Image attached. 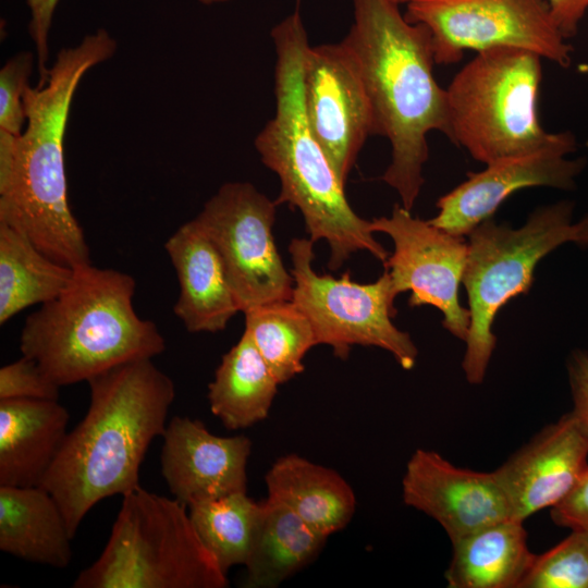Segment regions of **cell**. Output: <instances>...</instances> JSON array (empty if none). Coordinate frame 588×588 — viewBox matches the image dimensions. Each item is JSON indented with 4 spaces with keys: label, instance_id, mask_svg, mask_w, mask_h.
I'll return each mask as SVG.
<instances>
[{
    "label": "cell",
    "instance_id": "cell-1",
    "mask_svg": "<svg viewBox=\"0 0 588 588\" xmlns=\"http://www.w3.org/2000/svg\"><path fill=\"white\" fill-rule=\"evenodd\" d=\"M115 50V40L102 28L62 48L44 82L25 89L24 131L17 136L0 131V223L23 232L51 259L73 269L91 259L69 204L64 134L81 79Z\"/></svg>",
    "mask_w": 588,
    "mask_h": 588
},
{
    "label": "cell",
    "instance_id": "cell-2",
    "mask_svg": "<svg viewBox=\"0 0 588 588\" xmlns=\"http://www.w3.org/2000/svg\"><path fill=\"white\" fill-rule=\"evenodd\" d=\"M86 382L87 412L40 485L59 504L73 538L99 501L139 486L140 465L163 434L175 396L172 379L152 358L120 364Z\"/></svg>",
    "mask_w": 588,
    "mask_h": 588
},
{
    "label": "cell",
    "instance_id": "cell-3",
    "mask_svg": "<svg viewBox=\"0 0 588 588\" xmlns=\"http://www.w3.org/2000/svg\"><path fill=\"white\" fill-rule=\"evenodd\" d=\"M353 24L342 41L362 73L377 122V135L391 145L381 180L412 211L425 183L427 136L449 131L446 88L433 74L431 36L390 0H352Z\"/></svg>",
    "mask_w": 588,
    "mask_h": 588
},
{
    "label": "cell",
    "instance_id": "cell-4",
    "mask_svg": "<svg viewBox=\"0 0 588 588\" xmlns=\"http://www.w3.org/2000/svg\"><path fill=\"white\" fill-rule=\"evenodd\" d=\"M271 39L275 51V112L254 145L261 162L280 180L275 203L301 211L313 243L324 240L329 244L331 270L340 269L360 250L384 264L390 254L375 238L371 222L351 207L345 185L308 125L303 65L309 44L298 8L271 29Z\"/></svg>",
    "mask_w": 588,
    "mask_h": 588
},
{
    "label": "cell",
    "instance_id": "cell-5",
    "mask_svg": "<svg viewBox=\"0 0 588 588\" xmlns=\"http://www.w3.org/2000/svg\"><path fill=\"white\" fill-rule=\"evenodd\" d=\"M73 270L68 287L27 316L22 355L63 387L164 351L156 323L133 307L136 281L131 274L93 264Z\"/></svg>",
    "mask_w": 588,
    "mask_h": 588
},
{
    "label": "cell",
    "instance_id": "cell-6",
    "mask_svg": "<svg viewBox=\"0 0 588 588\" xmlns=\"http://www.w3.org/2000/svg\"><path fill=\"white\" fill-rule=\"evenodd\" d=\"M541 59L513 47L477 52L446 88V137L486 164L548 148L574 152L572 132H548L540 123Z\"/></svg>",
    "mask_w": 588,
    "mask_h": 588
},
{
    "label": "cell",
    "instance_id": "cell-7",
    "mask_svg": "<svg viewBox=\"0 0 588 588\" xmlns=\"http://www.w3.org/2000/svg\"><path fill=\"white\" fill-rule=\"evenodd\" d=\"M187 506L140 486L122 495L109 539L74 588H225Z\"/></svg>",
    "mask_w": 588,
    "mask_h": 588
},
{
    "label": "cell",
    "instance_id": "cell-8",
    "mask_svg": "<svg viewBox=\"0 0 588 588\" xmlns=\"http://www.w3.org/2000/svg\"><path fill=\"white\" fill-rule=\"evenodd\" d=\"M574 203L537 207L514 229L487 219L469 234L462 283L467 293L470 326L462 362L466 380L482 383L497 345L493 321L512 298L527 294L539 261L571 242Z\"/></svg>",
    "mask_w": 588,
    "mask_h": 588
},
{
    "label": "cell",
    "instance_id": "cell-9",
    "mask_svg": "<svg viewBox=\"0 0 588 588\" xmlns=\"http://www.w3.org/2000/svg\"><path fill=\"white\" fill-rule=\"evenodd\" d=\"M314 244L293 238L289 245L294 289L292 301L310 320L317 343L332 347L334 356L347 358L352 346H376L412 369L418 350L407 332L396 328L392 280L388 271L372 283H358L345 272L340 279L318 274L313 267Z\"/></svg>",
    "mask_w": 588,
    "mask_h": 588
},
{
    "label": "cell",
    "instance_id": "cell-10",
    "mask_svg": "<svg viewBox=\"0 0 588 588\" xmlns=\"http://www.w3.org/2000/svg\"><path fill=\"white\" fill-rule=\"evenodd\" d=\"M404 15L429 30L436 64L497 47L525 49L561 68L572 61V46L546 0H419L407 4Z\"/></svg>",
    "mask_w": 588,
    "mask_h": 588
},
{
    "label": "cell",
    "instance_id": "cell-11",
    "mask_svg": "<svg viewBox=\"0 0 588 588\" xmlns=\"http://www.w3.org/2000/svg\"><path fill=\"white\" fill-rule=\"evenodd\" d=\"M278 206L249 182H228L194 218L217 248L242 313L292 299L294 280L272 234Z\"/></svg>",
    "mask_w": 588,
    "mask_h": 588
},
{
    "label": "cell",
    "instance_id": "cell-12",
    "mask_svg": "<svg viewBox=\"0 0 588 588\" xmlns=\"http://www.w3.org/2000/svg\"><path fill=\"white\" fill-rule=\"evenodd\" d=\"M370 222L373 232L385 233L393 241L394 250L383 266L396 295L409 291V306L438 308L444 329L465 342L470 314L458 299L468 253L464 236L414 217L397 204L389 217Z\"/></svg>",
    "mask_w": 588,
    "mask_h": 588
},
{
    "label": "cell",
    "instance_id": "cell-13",
    "mask_svg": "<svg viewBox=\"0 0 588 588\" xmlns=\"http://www.w3.org/2000/svg\"><path fill=\"white\" fill-rule=\"evenodd\" d=\"M304 107L310 131L342 184L377 122L358 64L341 40L307 48Z\"/></svg>",
    "mask_w": 588,
    "mask_h": 588
},
{
    "label": "cell",
    "instance_id": "cell-14",
    "mask_svg": "<svg viewBox=\"0 0 588 588\" xmlns=\"http://www.w3.org/2000/svg\"><path fill=\"white\" fill-rule=\"evenodd\" d=\"M403 501L437 520L451 542L482 527L513 519L493 471L453 465L438 452L417 449L402 479Z\"/></svg>",
    "mask_w": 588,
    "mask_h": 588
},
{
    "label": "cell",
    "instance_id": "cell-15",
    "mask_svg": "<svg viewBox=\"0 0 588 588\" xmlns=\"http://www.w3.org/2000/svg\"><path fill=\"white\" fill-rule=\"evenodd\" d=\"M571 154L566 148H548L501 159L482 171L469 172L464 182L438 199V213L429 222L453 235L465 236L492 218L517 191L539 186L573 191L586 160L569 158Z\"/></svg>",
    "mask_w": 588,
    "mask_h": 588
},
{
    "label": "cell",
    "instance_id": "cell-16",
    "mask_svg": "<svg viewBox=\"0 0 588 588\" xmlns=\"http://www.w3.org/2000/svg\"><path fill=\"white\" fill-rule=\"evenodd\" d=\"M588 469V439L571 413L546 426L493 470L510 505L523 522L560 503Z\"/></svg>",
    "mask_w": 588,
    "mask_h": 588
},
{
    "label": "cell",
    "instance_id": "cell-17",
    "mask_svg": "<svg viewBox=\"0 0 588 588\" xmlns=\"http://www.w3.org/2000/svg\"><path fill=\"white\" fill-rule=\"evenodd\" d=\"M161 437L162 477L173 498L186 506L246 491L252 452L246 436H218L198 419L174 416Z\"/></svg>",
    "mask_w": 588,
    "mask_h": 588
},
{
    "label": "cell",
    "instance_id": "cell-18",
    "mask_svg": "<svg viewBox=\"0 0 588 588\" xmlns=\"http://www.w3.org/2000/svg\"><path fill=\"white\" fill-rule=\"evenodd\" d=\"M164 249L180 289L173 308L175 316L192 333L224 330L241 310L210 238L193 219L167 240Z\"/></svg>",
    "mask_w": 588,
    "mask_h": 588
},
{
    "label": "cell",
    "instance_id": "cell-19",
    "mask_svg": "<svg viewBox=\"0 0 588 588\" xmlns=\"http://www.w3.org/2000/svg\"><path fill=\"white\" fill-rule=\"evenodd\" d=\"M58 400H0V486H40L68 434Z\"/></svg>",
    "mask_w": 588,
    "mask_h": 588
},
{
    "label": "cell",
    "instance_id": "cell-20",
    "mask_svg": "<svg viewBox=\"0 0 588 588\" xmlns=\"http://www.w3.org/2000/svg\"><path fill=\"white\" fill-rule=\"evenodd\" d=\"M265 482L268 499L287 506L327 537L346 527L356 511L354 490L336 470L296 453L277 458Z\"/></svg>",
    "mask_w": 588,
    "mask_h": 588
},
{
    "label": "cell",
    "instance_id": "cell-21",
    "mask_svg": "<svg viewBox=\"0 0 588 588\" xmlns=\"http://www.w3.org/2000/svg\"><path fill=\"white\" fill-rule=\"evenodd\" d=\"M64 515L50 492L0 486V550L21 560L65 568L72 560Z\"/></svg>",
    "mask_w": 588,
    "mask_h": 588
},
{
    "label": "cell",
    "instance_id": "cell-22",
    "mask_svg": "<svg viewBox=\"0 0 588 588\" xmlns=\"http://www.w3.org/2000/svg\"><path fill=\"white\" fill-rule=\"evenodd\" d=\"M449 588H519L535 554L523 522L506 519L452 541Z\"/></svg>",
    "mask_w": 588,
    "mask_h": 588
},
{
    "label": "cell",
    "instance_id": "cell-23",
    "mask_svg": "<svg viewBox=\"0 0 588 588\" xmlns=\"http://www.w3.org/2000/svg\"><path fill=\"white\" fill-rule=\"evenodd\" d=\"M322 535L287 506L262 501L256 537L245 563L246 588H275L310 564L321 552Z\"/></svg>",
    "mask_w": 588,
    "mask_h": 588
},
{
    "label": "cell",
    "instance_id": "cell-24",
    "mask_svg": "<svg viewBox=\"0 0 588 588\" xmlns=\"http://www.w3.org/2000/svg\"><path fill=\"white\" fill-rule=\"evenodd\" d=\"M279 384L244 330L221 357L208 385L210 411L229 430L249 428L268 417Z\"/></svg>",
    "mask_w": 588,
    "mask_h": 588
},
{
    "label": "cell",
    "instance_id": "cell-25",
    "mask_svg": "<svg viewBox=\"0 0 588 588\" xmlns=\"http://www.w3.org/2000/svg\"><path fill=\"white\" fill-rule=\"evenodd\" d=\"M73 272L42 253L23 232L0 223V324L29 306L59 296Z\"/></svg>",
    "mask_w": 588,
    "mask_h": 588
},
{
    "label": "cell",
    "instance_id": "cell-26",
    "mask_svg": "<svg viewBox=\"0 0 588 588\" xmlns=\"http://www.w3.org/2000/svg\"><path fill=\"white\" fill-rule=\"evenodd\" d=\"M244 315L245 330L280 384L304 371V357L318 343L310 320L292 299L258 305Z\"/></svg>",
    "mask_w": 588,
    "mask_h": 588
},
{
    "label": "cell",
    "instance_id": "cell-27",
    "mask_svg": "<svg viewBox=\"0 0 588 588\" xmlns=\"http://www.w3.org/2000/svg\"><path fill=\"white\" fill-rule=\"evenodd\" d=\"M193 526L222 571L245 565L259 526L262 501L247 492L197 501L188 506Z\"/></svg>",
    "mask_w": 588,
    "mask_h": 588
},
{
    "label": "cell",
    "instance_id": "cell-28",
    "mask_svg": "<svg viewBox=\"0 0 588 588\" xmlns=\"http://www.w3.org/2000/svg\"><path fill=\"white\" fill-rule=\"evenodd\" d=\"M519 588H588V532L571 534L534 560Z\"/></svg>",
    "mask_w": 588,
    "mask_h": 588
},
{
    "label": "cell",
    "instance_id": "cell-29",
    "mask_svg": "<svg viewBox=\"0 0 588 588\" xmlns=\"http://www.w3.org/2000/svg\"><path fill=\"white\" fill-rule=\"evenodd\" d=\"M34 68V54L21 51L0 70V131L20 135L26 126L24 93Z\"/></svg>",
    "mask_w": 588,
    "mask_h": 588
},
{
    "label": "cell",
    "instance_id": "cell-30",
    "mask_svg": "<svg viewBox=\"0 0 588 588\" xmlns=\"http://www.w3.org/2000/svg\"><path fill=\"white\" fill-rule=\"evenodd\" d=\"M60 388L36 360L24 355L0 369V400H59Z\"/></svg>",
    "mask_w": 588,
    "mask_h": 588
},
{
    "label": "cell",
    "instance_id": "cell-31",
    "mask_svg": "<svg viewBox=\"0 0 588 588\" xmlns=\"http://www.w3.org/2000/svg\"><path fill=\"white\" fill-rule=\"evenodd\" d=\"M29 10L28 30L35 44L39 70V83L44 82L49 68V33L52 17L60 0H25Z\"/></svg>",
    "mask_w": 588,
    "mask_h": 588
},
{
    "label": "cell",
    "instance_id": "cell-32",
    "mask_svg": "<svg viewBox=\"0 0 588 588\" xmlns=\"http://www.w3.org/2000/svg\"><path fill=\"white\" fill-rule=\"evenodd\" d=\"M573 408L569 412L588 439V353L575 350L567 360Z\"/></svg>",
    "mask_w": 588,
    "mask_h": 588
},
{
    "label": "cell",
    "instance_id": "cell-33",
    "mask_svg": "<svg viewBox=\"0 0 588 588\" xmlns=\"http://www.w3.org/2000/svg\"><path fill=\"white\" fill-rule=\"evenodd\" d=\"M550 513L555 525L588 532V469L575 488L551 507Z\"/></svg>",
    "mask_w": 588,
    "mask_h": 588
},
{
    "label": "cell",
    "instance_id": "cell-34",
    "mask_svg": "<svg viewBox=\"0 0 588 588\" xmlns=\"http://www.w3.org/2000/svg\"><path fill=\"white\" fill-rule=\"evenodd\" d=\"M546 2L562 35L566 39L574 37L588 10V0H546Z\"/></svg>",
    "mask_w": 588,
    "mask_h": 588
},
{
    "label": "cell",
    "instance_id": "cell-35",
    "mask_svg": "<svg viewBox=\"0 0 588 588\" xmlns=\"http://www.w3.org/2000/svg\"><path fill=\"white\" fill-rule=\"evenodd\" d=\"M571 243L588 248V213L573 222Z\"/></svg>",
    "mask_w": 588,
    "mask_h": 588
},
{
    "label": "cell",
    "instance_id": "cell-36",
    "mask_svg": "<svg viewBox=\"0 0 588 588\" xmlns=\"http://www.w3.org/2000/svg\"><path fill=\"white\" fill-rule=\"evenodd\" d=\"M200 3L210 5V4H217V3H223L230 0H198Z\"/></svg>",
    "mask_w": 588,
    "mask_h": 588
},
{
    "label": "cell",
    "instance_id": "cell-37",
    "mask_svg": "<svg viewBox=\"0 0 588 588\" xmlns=\"http://www.w3.org/2000/svg\"><path fill=\"white\" fill-rule=\"evenodd\" d=\"M390 1L400 7L402 4L407 5L409 3H413V2H416V1H419V0H390Z\"/></svg>",
    "mask_w": 588,
    "mask_h": 588
},
{
    "label": "cell",
    "instance_id": "cell-38",
    "mask_svg": "<svg viewBox=\"0 0 588 588\" xmlns=\"http://www.w3.org/2000/svg\"><path fill=\"white\" fill-rule=\"evenodd\" d=\"M578 69L583 73H588V64L587 63L579 64Z\"/></svg>",
    "mask_w": 588,
    "mask_h": 588
},
{
    "label": "cell",
    "instance_id": "cell-39",
    "mask_svg": "<svg viewBox=\"0 0 588 588\" xmlns=\"http://www.w3.org/2000/svg\"><path fill=\"white\" fill-rule=\"evenodd\" d=\"M588 64V63H587Z\"/></svg>",
    "mask_w": 588,
    "mask_h": 588
}]
</instances>
